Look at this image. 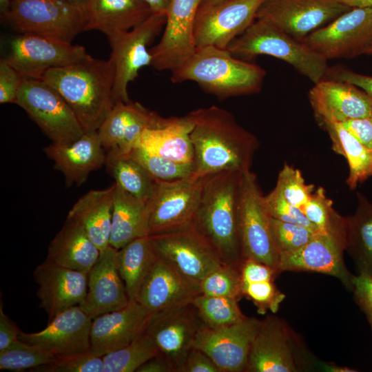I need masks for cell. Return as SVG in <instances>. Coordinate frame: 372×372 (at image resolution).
<instances>
[{
  "label": "cell",
  "instance_id": "bcb514c9",
  "mask_svg": "<svg viewBox=\"0 0 372 372\" xmlns=\"http://www.w3.org/2000/svg\"><path fill=\"white\" fill-rule=\"evenodd\" d=\"M274 189L288 203L302 210L314 192V185H307L298 169L285 165L279 173Z\"/></svg>",
  "mask_w": 372,
  "mask_h": 372
},
{
  "label": "cell",
  "instance_id": "94428289",
  "mask_svg": "<svg viewBox=\"0 0 372 372\" xmlns=\"http://www.w3.org/2000/svg\"><path fill=\"white\" fill-rule=\"evenodd\" d=\"M65 3L82 10L85 12V8L89 0H61Z\"/></svg>",
  "mask_w": 372,
  "mask_h": 372
},
{
  "label": "cell",
  "instance_id": "e575fe53",
  "mask_svg": "<svg viewBox=\"0 0 372 372\" xmlns=\"http://www.w3.org/2000/svg\"><path fill=\"white\" fill-rule=\"evenodd\" d=\"M157 258L149 236L136 238L118 249V270L130 300H136Z\"/></svg>",
  "mask_w": 372,
  "mask_h": 372
},
{
  "label": "cell",
  "instance_id": "836d02e7",
  "mask_svg": "<svg viewBox=\"0 0 372 372\" xmlns=\"http://www.w3.org/2000/svg\"><path fill=\"white\" fill-rule=\"evenodd\" d=\"M345 249L359 273L372 278V204L360 194L355 214L345 218Z\"/></svg>",
  "mask_w": 372,
  "mask_h": 372
},
{
  "label": "cell",
  "instance_id": "8992f818",
  "mask_svg": "<svg viewBox=\"0 0 372 372\" xmlns=\"http://www.w3.org/2000/svg\"><path fill=\"white\" fill-rule=\"evenodd\" d=\"M3 23L19 34H37L72 43L85 31V12L61 0H11Z\"/></svg>",
  "mask_w": 372,
  "mask_h": 372
},
{
  "label": "cell",
  "instance_id": "680465c9",
  "mask_svg": "<svg viewBox=\"0 0 372 372\" xmlns=\"http://www.w3.org/2000/svg\"><path fill=\"white\" fill-rule=\"evenodd\" d=\"M154 14H165L172 0H143Z\"/></svg>",
  "mask_w": 372,
  "mask_h": 372
},
{
  "label": "cell",
  "instance_id": "484cf974",
  "mask_svg": "<svg viewBox=\"0 0 372 372\" xmlns=\"http://www.w3.org/2000/svg\"><path fill=\"white\" fill-rule=\"evenodd\" d=\"M150 314L136 300L92 319L90 351L99 356L121 349L144 331Z\"/></svg>",
  "mask_w": 372,
  "mask_h": 372
},
{
  "label": "cell",
  "instance_id": "f546056e",
  "mask_svg": "<svg viewBox=\"0 0 372 372\" xmlns=\"http://www.w3.org/2000/svg\"><path fill=\"white\" fill-rule=\"evenodd\" d=\"M101 251L83 226L67 218L50 243L46 261L70 269L89 273Z\"/></svg>",
  "mask_w": 372,
  "mask_h": 372
},
{
  "label": "cell",
  "instance_id": "ffe728a7",
  "mask_svg": "<svg viewBox=\"0 0 372 372\" xmlns=\"http://www.w3.org/2000/svg\"><path fill=\"white\" fill-rule=\"evenodd\" d=\"M260 322L257 318L247 317L225 327L211 329L205 326L197 334L194 348L208 355L221 372L245 371Z\"/></svg>",
  "mask_w": 372,
  "mask_h": 372
},
{
  "label": "cell",
  "instance_id": "1f68e13d",
  "mask_svg": "<svg viewBox=\"0 0 372 372\" xmlns=\"http://www.w3.org/2000/svg\"><path fill=\"white\" fill-rule=\"evenodd\" d=\"M110 245L117 250L130 242L148 236V201L125 191L114 183Z\"/></svg>",
  "mask_w": 372,
  "mask_h": 372
},
{
  "label": "cell",
  "instance_id": "f35d334b",
  "mask_svg": "<svg viewBox=\"0 0 372 372\" xmlns=\"http://www.w3.org/2000/svg\"><path fill=\"white\" fill-rule=\"evenodd\" d=\"M238 300L223 296L200 294L195 297L192 302L206 327L218 329L228 327L245 320Z\"/></svg>",
  "mask_w": 372,
  "mask_h": 372
},
{
  "label": "cell",
  "instance_id": "7dc6e473",
  "mask_svg": "<svg viewBox=\"0 0 372 372\" xmlns=\"http://www.w3.org/2000/svg\"><path fill=\"white\" fill-rule=\"evenodd\" d=\"M242 294L253 302L257 312L262 315L268 311L277 312L285 298V295L278 289L273 281L242 282Z\"/></svg>",
  "mask_w": 372,
  "mask_h": 372
},
{
  "label": "cell",
  "instance_id": "603a6c76",
  "mask_svg": "<svg viewBox=\"0 0 372 372\" xmlns=\"http://www.w3.org/2000/svg\"><path fill=\"white\" fill-rule=\"evenodd\" d=\"M39 287V305L49 320L59 313L79 306L84 300L88 285V273L65 268L45 260L34 271Z\"/></svg>",
  "mask_w": 372,
  "mask_h": 372
},
{
  "label": "cell",
  "instance_id": "8fae6325",
  "mask_svg": "<svg viewBox=\"0 0 372 372\" xmlns=\"http://www.w3.org/2000/svg\"><path fill=\"white\" fill-rule=\"evenodd\" d=\"M302 42L327 60L364 54L372 44V8H351Z\"/></svg>",
  "mask_w": 372,
  "mask_h": 372
},
{
  "label": "cell",
  "instance_id": "74e56055",
  "mask_svg": "<svg viewBox=\"0 0 372 372\" xmlns=\"http://www.w3.org/2000/svg\"><path fill=\"white\" fill-rule=\"evenodd\" d=\"M159 353L145 331L127 345L103 356V372H134Z\"/></svg>",
  "mask_w": 372,
  "mask_h": 372
},
{
  "label": "cell",
  "instance_id": "db71d44e",
  "mask_svg": "<svg viewBox=\"0 0 372 372\" xmlns=\"http://www.w3.org/2000/svg\"><path fill=\"white\" fill-rule=\"evenodd\" d=\"M178 372H221L219 367L203 351L193 348L186 356Z\"/></svg>",
  "mask_w": 372,
  "mask_h": 372
},
{
  "label": "cell",
  "instance_id": "e7e4bbea",
  "mask_svg": "<svg viewBox=\"0 0 372 372\" xmlns=\"http://www.w3.org/2000/svg\"><path fill=\"white\" fill-rule=\"evenodd\" d=\"M225 0H203L200 3V6H208L214 4H216Z\"/></svg>",
  "mask_w": 372,
  "mask_h": 372
},
{
  "label": "cell",
  "instance_id": "f1b7e54d",
  "mask_svg": "<svg viewBox=\"0 0 372 372\" xmlns=\"http://www.w3.org/2000/svg\"><path fill=\"white\" fill-rule=\"evenodd\" d=\"M152 13L143 0H89L85 31L98 30L109 37L132 30Z\"/></svg>",
  "mask_w": 372,
  "mask_h": 372
},
{
  "label": "cell",
  "instance_id": "ba28073f",
  "mask_svg": "<svg viewBox=\"0 0 372 372\" xmlns=\"http://www.w3.org/2000/svg\"><path fill=\"white\" fill-rule=\"evenodd\" d=\"M16 104L25 111L52 143L68 145L85 134L63 98L43 80L25 79Z\"/></svg>",
  "mask_w": 372,
  "mask_h": 372
},
{
  "label": "cell",
  "instance_id": "5bb4252c",
  "mask_svg": "<svg viewBox=\"0 0 372 372\" xmlns=\"http://www.w3.org/2000/svg\"><path fill=\"white\" fill-rule=\"evenodd\" d=\"M157 256L198 283L224 265L192 223L176 230L149 236Z\"/></svg>",
  "mask_w": 372,
  "mask_h": 372
},
{
  "label": "cell",
  "instance_id": "7a4b0ae2",
  "mask_svg": "<svg viewBox=\"0 0 372 372\" xmlns=\"http://www.w3.org/2000/svg\"><path fill=\"white\" fill-rule=\"evenodd\" d=\"M115 68L108 60L90 55L72 64L48 70L42 79L56 90L71 108L84 133L97 132L114 103Z\"/></svg>",
  "mask_w": 372,
  "mask_h": 372
},
{
  "label": "cell",
  "instance_id": "f6af8a7d",
  "mask_svg": "<svg viewBox=\"0 0 372 372\" xmlns=\"http://www.w3.org/2000/svg\"><path fill=\"white\" fill-rule=\"evenodd\" d=\"M103 356L90 350L68 355L56 356L50 362L38 366L34 372H103Z\"/></svg>",
  "mask_w": 372,
  "mask_h": 372
},
{
  "label": "cell",
  "instance_id": "44dd1931",
  "mask_svg": "<svg viewBox=\"0 0 372 372\" xmlns=\"http://www.w3.org/2000/svg\"><path fill=\"white\" fill-rule=\"evenodd\" d=\"M92 322L79 306H75L48 320L40 331H21L19 339L55 356L83 353L90 349Z\"/></svg>",
  "mask_w": 372,
  "mask_h": 372
},
{
  "label": "cell",
  "instance_id": "5b68a950",
  "mask_svg": "<svg viewBox=\"0 0 372 372\" xmlns=\"http://www.w3.org/2000/svg\"><path fill=\"white\" fill-rule=\"evenodd\" d=\"M235 57L251 59L265 54L292 65L314 84L323 80L327 60L302 41H298L270 23L256 19L227 47Z\"/></svg>",
  "mask_w": 372,
  "mask_h": 372
},
{
  "label": "cell",
  "instance_id": "83f0119b",
  "mask_svg": "<svg viewBox=\"0 0 372 372\" xmlns=\"http://www.w3.org/2000/svg\"><path fill=\"white\" fill-rule=\"evenodd\" d=\"M43 151L54 161V168L64 175L68 187L81 185L90 174L101 168L106 161L98 132L85 133L68 145L52 143Z\"/></svg>",
  "mask_w": 372,
  "mask_h": 372
},
{
  "label": "cell",
  "instance_id": "3957f363",
  "mask_svg": "<svg viewBox=\"0 0 372 372\" xmlns=\"http://www.w3.org/2000/svg\"><path fill=\"white\" fill-rule=\"evenodd\" d=\"M241 174L231 170L209 176L192 223L224 265L240 270L244 262L238 223Z\"/></svg>",
  "mask_w": 372,
  "mask_h": 372
},
{
  "label": "cell",
  "instance_id": "9c48e42d",
  "mask_svg": "<svg viewBox=\"0 0 372 372\" xmlns=\"http://www.w3.org/2000/svg\"><path fill=\"white\" fill-rule=\"evenodd\" d=\"M165 14L152 13L145 21L130 30L107 37L111 47L115 68L112 90L113 101L127 102V85L138 76L144 66L151 65L152 55L148 46L164 28Z\"/></svg>",
  "mask_w": 372,
  "mask_h": 372
},
{
  "label": "cell",
  "instance_id": "9a60e30c",
  "mask_svg": "<svg viewBox=\"0 0 372 372\" xmlns=\"http://www.w3.org/2000/svg\"><path fill=\"white\" fill-rule=\"evenodd\" d=\"M205 327L192 301L151 314L145 332L159 353L167 358L176 372L194 348L196 335Z\"/></svg>",
  "mask_w": 372,
  "mask_h": 372
},
{
  "label": "cell",
  "instance_id": "d590c367",
  "mask_svg": "<svg viewBox=\"0 0 372 372\" xmlns=\"http://www.w3.org/2000/svg\"><path fill=\"white\" fill-rule=\"evenodd\" d=\"M328 132L333 149L344 156L349 166L347 183L351 189L372 175V150L356 140L341 123L318 120Z\"/></svg>",
  "mask_w": 372,
  "mask_h": 372
},
{
  "label": "cell",
  "instance_id": "52a82bcc",
  "mask_svg": "<svg viewBox=\"0 0 372 372\" xmlns=\"http://www.w3.org/2000/svg\"><path fill=\"white\" fill-rule=\"evenodd\" d=\"M270 220L256 176L250 169L242 172L238 223L244 260L252 259L279 270L280 254L272 238Z\"/></svg>",
  "mask_w": 372,
  "mask_h": 372
},
{
  "label": "cell",
  "instance_id": "4316f807",
  "mask_svg": "<svg viewBox=\"0 0 372 372\" xmlns=\"http://www.w3.org/2000/svg\"><path fill=\"white\" fill-rule=\"evenodd\" d=\"M200 294L198 283L158 257L136 298L153 314L193 300Z\"/></svg>",
  "mask_w": 372,
  "mask_h": 372
},
{
  "label": "cell",
  "instance_id": "30bf717a",
  "mask_svg": "<svg viewBox=\"0 0 372 372\" xmlns=\"http://www.w3.org/2000/svg\"><path fill=\"white\" fill-rule=\"evenodd\" d=\"M208 176L195 180L189 177L158 180L148 200V236L172 231L191 224Z\"/></svg>",
  "mask_w": 372,
  "mask_h": 372
},
{
  "label": "cell",
  "instance_id": "2e32d148",
  "mask_svg": "<svg viewBox=\"0 0 372 372\" xmlns=\"http://www.w3.org/2000/svg\"><path fill=\"white\" fill-rule=\"evenodd\" d=\"M264 0H225L200 6L197 12L194 35L197 48L227 49L255 21Z\"/></svg>",
  "mask_w": 372,
  "mask_h": 372
},
{
  "label": "cell",
  "instance_id": "e0dca14e",
  "mask_svg": "<svg viewBox=\"0 0 372 372\" xmlns=\"http://www.w3.org/2000/svg\"><path fill=\"white\" fill-rule=\"evenodd\" d=\"M203 0H172L166 12L163 34L149 49L152 66L171 72L195 52L194 28L197 12Z\"/></svg>",
  "mask_w": 372,
  "mask_h": 372
},
{
  "label": "cell",
  "instance_id": "681fc988",
  "mask_svg": "<svg viewBox=\"0 0 372 372\" xmlns=\"http://www.w3.org/2000/svg\"><path fill=\"white\" fill-rule=\"evenodd\" d=\"M25 78L7 61L0 60V103H15Z\"/></svg>",
  "mask_w": 372,
  "mask_h": 372
},
{
  "label": "cell",
  "instance_id": "7402d4cb",
  "mask_svg": "<svg viewBox=\"0 0 372 372\" xmlns=\"http://www.w3.org/2000/svg\"><path fill=\"white\" fill-rule=\"evenodd\" d=\"M291 331L280 318L261 320L252 342L246 372H296L300 370Z\"/></svg>",
  "mask_w": 372,
  "mask_h": 372
},
{
  "label": "cell",
  "instance_id": "4fadbf2b",
  "mask_svg": "<svg viewBox=\"0 0 372 372\" xmlns=\"http://www.w3.org/2000/svg\"><path fill=\"white\" fill-rule=\"evenodd\" d=\"M351 9L333 0H264L256 19L267 21L302 41Z\"/></svg>",
  "mask_w": 372,
  "mask_h": 372
},
{
  "label": "cell",
  "instance_id": "ac0fdd59",
  "mask_svg": "<svg viewBox=\"0 0 372 372\" xmlns=\"http://www.w3.org/2000/svg\"><path fill=\"white\" fill-rule=\"evenodd\" d=\"M345 249V226L340 230L318 232L301 248L280 255L279 270L311 271L339 279L351 291L353 279L343 258Z\"/></svg>",
  "mask_w": 372,
  "mask_h": 372
},
{
  "label": "cell",
  "instance_id": "b9f144b4",
  "mask_svg": "<svg viewBox=\"0 0 372 372\" xmlns=\"http://www.w3.org/2000/svg\"><path fill=\"white\" fill-rule=\"evenodd\" d=\"M199 289L200 294L229 297L239 300L243 298L240 270L223 265L199 282Z\"/></svg>",
  "mask_w": 372,
  "mask_h": 372
},
{
  "label": "cell",
  "instance_id": "c3c4849f",
  "mask_svg": "<svg viewBox=\"0 0 372 372\" xmlns=\"http://www.w3.org/2000/svg\"><path fill=\"white\" fill-rule=\"evenodd\" d=\"M265 198L267 209L271 218L320 231L300 209L288 203L276 189H274L265 196Z\"/></svg>",
  "mask_w": 372,
  "mask_h": 372
},
{
  "label": "cell",
  "instance_id": "816d5d0a",
  "mask_svg": "<svg viewBox=\"0 0 372 372\" xmlns=\"http://www.w3.org/2000/svg\"><path fill=\"white\" fill-rule=\"evenodd\" d=\"M280 273L276 268L252 259L245 260L240 268L242 282L273 281Z\"/></svg>",
  "mask_w": 372,
  "mask_h": 372
},
{
  "label": "cell",
  "instance_id": "d6986e66",
  "mask_svg": "<svg viewBox=\"0 0 372 372\" xmlns=\"http://www.w3.org/2000/svg\"><path fill=\"white\" fill-rule=\"evenodd\" d=\"M172 118L136 101H117L97 132L106 154H125L138 145L145 130L163 127Z\"/></svg>",
  "mask_w": 372,
  "mask_h": 372
},
{
  "label": "cell",
  "instance_id": "f5cc1de1",
  "mask_svg": "<svg viewBox=\"0 0 372 372\" xmlns=\"http://www.w3.org/2000/svg\"><path fill=\"white\" fill-rule=\"evenodd\" d=\"M324 79L348 82L364 91L372 99V76L358 74L342 66L328 68Z\"/></svg>",
  "mask_w": 372,
  "mask_h": 372
},
{
  "label": "cell",
  "instance_id": "03108f58",
  "mask_svg": "<svg viewBox=\"0 0 372 372\" xmlns=\"http://www.w3.org/2000/svg\"><path fill=\"white\" fill-rule=\"evenodd\" d=\"M365 53L372 54V44L366 49Z\"/></svg>",
  "mask_w": 372,
  "mask_h": 372
},
{
  "label": "cell",
  "instance_id": "7bdbcfd3",
  "mask_svg": "<svg viewBox=\"0 0 372 372\" xmlns=\"http://www.w3.org/2000/svg\"><path fill=\"white\" fill-rule=\"evenodd\" d=\"M302 211L320 231L328 232L344 228L345 218L333 211L332 201L327 197L322 187L311 194Z\"/></svg>",
  "mask_w": 372,
  "mask_h": 372
},
{
  "label": "cell",
  "instance_id": "cb8c5ba5",
  "mask_svg": "<svg viewBox=\"0 0 372 372\" xmlns=\"http://www.w3.org/2000/svg\"><path fill=\"white\" fill-rule=\"evenodd\" d=\"M309 99L318 120L342 123L371 117L372 99L348 82L323 79L314 84Z\"/></svg>",
  "mask_w": 372,
  "mask_h": 372
},
{
  "label": "cell",
  "instance_id": "91938a15",
  "mask_svg": "<svg viewBox=\"0 0 372 372\" xmlns=\"http://www.w3.org/2000/svg\"><path fill=\"white\" fill-rule=\"evenodd\" d=\"M351 8H372V0H333Z\"/></svg>",
  "mask_w": 372,
  "mask_h": 372
},
{
  "label": "cell",
  "instance_id": "be15d7a7",
  "mask_svg": "<svg viewBox=\"0 0 372 372\" xmlns=\"http://www.w3.org/2000/svg\"><path fill=\"white\" fill-rule=\"evenodd\" d=\"M11 0H0V15L4 14L9 9Z\"/></svg>",
  "mask_w": 372,
  "mask_h": 372
},
{
  "label": "cell",
  "instance_id": "8d00e7d4",
  "mask_svg": "<svg viewBox=\"0 0 372 372\" xmlns=\"http://www.w3.org/2000/svg\"><path fill=\"white\" fill-rule=\"evenodd\" d=\"M105 165L115 183L141 199L149 200L158 180L128 154H106Z\"/></svg>",
  "mask_w": 372,
  "mask_h": 372
},
{
  "label": "cell",
  "instance_id": "7c38bea8",
  "mask_svg": "<svg viewBox=\"0 0 372 372\" xmlns=\"http://www.w3.org/2000/svg\"><path fill=\"white\" fill-rule=\"evenodd\" d=\"M86 49L53 37L18 34L4 58L25 79L41 80L50 69L68 65L89 56Z\"/></svg>",
  "mask_w": 372,
  "mask_h": 372
},
{
  "label": "cell",
  "instance_id": "6125c7cd",
  "mask_svg": "<svg viewBox=\"0 0 372 372\" xmlns=\"http://www.w3.org/2000/svg\"><path fill=\"white\" fill-rule=\"evenodd\" d=\"M324 369L329 371L334 372H353L357 371V370H353V369H349L347 367L338 366L335 364H327L326 366H324Z\"/></svg>",
  "mask_w": 372,
  "mask_h": 372
},
{
  "label": "cell",
  "instance_id": "6da1fadb",
  "mask_svg": "<svg viewBox=\"0 0 372 372\" xmlns=\"http://www.w3.org/2000/svg\"><path fill=\"white\" fill-rule=\"evenodd\" d=\"M187 116L193 123L190 133L194 150L192 180L224 171L250 169L258 141L229 112L211 105L194 110Z\"/></svg>",
  "mask_w": 372,
  "mask_h": 372
},
{
  "label": "cell",
  "instance_id": "11a10c76",
  "mask_svg": "<svg viewBox=\"0 0 372 372\" xmlns=\"http://www.w3.org/2000/svg\"><path fill=\"white\" fill-rule=\"evenodd\" d=\"M361 144L372 150V118H353L341 123Z\"/></svg>",
  "mask_w": 372,
  "mask_h": 372
},
{
  "label": "cell",
  "instance_id": "277c9868",
  "mask_svg": "<svg viewBox=\"0 0 372 372\" xmlns=\"http://www.w3.org/2000/svg\"><path fill=\"white\" fill-rule=\"evenodd\" d=\"M265 70L232 55L227 49L207 45L197 48L180 66L172 71L174 83L194 81L218 99L251 94L262 86Z\"/></svg>",
  "mask_w": 372,
  "mask_h": 372
},
{
  "label": "cell",
  "instance_id": "d6a6232c",
  "mask_svg": "<svg viewBox=\"0 0 372 372\" xmlns=\"http://www.w3.org/2000/svg\"><path fill=\"white\" fill-rule=\"evenodd\" d=\"M192 128V121L187 115L173 116L163 127L145 130L136 147L178 163H194V150L190 138Z\"/></svg>",
  "mask_w": 372,
  "mask_h": 372
},
{
  "label": "cell",
  "instance_id": "60d3db41",
  "mask_svg": "<svg viewBox=\"0 0 372 372\" xmlns=\"http://www.w3.org/2000/svg\"><path fill=\"white\" fill-rule=\"evenodd\" d=\"M55 355L20 339L0 352V369L22 371L48 364Z\"/></svg>",
  "mask_w": 372,
  "mask_h": 372
},
{
  "label": "cell",
  "instance_id": "f907efd6",
  "mask_svg": "<svg viewBox=\"0 0 372 372\" xmlns=\"http://www.w3.org/2000/svg\"><path fill=\"white\" fill-rule=\"evenodd\" d=\"M354 299L364 313L372 331V278L359 273L353 279Z\"/></svg>",
  "mask_w": 372,
  "mask_h": 372
},
{
  "label": "cell",
  "instance_id": "003e7915",
  "mask_svg": "<svg viewBox=\"0 0 372 372\" xmlns=\"http://www.w3.org/2000/svg\"><path fill=\"white\" fill-rule=\"evenodd\" d=\"M371 118H372V112H371Z\"/></svg>",
  "mask_w": 372,
  "mask_h": 372
},
{
  "label": "cell",
  "instance_id": "d4e9b609",
  "mask_svg": "<svg viewBox=\"0 0 372 372\" xmlns=\"http://www.w3.org/2000/svg\"><path fill=\"white\" fill-rule=\"evenodd\" d=\"M117 249L109 245L88 273L87 291L79 307L92 318L122 309L130 302L117 267Z\"/></svg>",
  "mask_w": 372,
  "mask_h": 372
},
{
  "label": "cell",
  "instance_id": "4dcf8cb0",
  "mask_svg": "<svg viewBox=\"0 0 372 372\" xmlns=\"http://www.w3.org/2000/svg\"><path fill=\"white\" fill-rule=\"evenodd\" d=\"M114 183L103 189H92L79 198L67 218L79 223L90 240L103 250L110 245Z\"/></svg>",
  "mask_w": 372,
  "mask_h": 372
},
{
  "label": "cell",
  "instance_id": "ee69618b",
  "mask_svg": "<svg viewBox=\"0 0 372 372\" xmlns=\"http://www.w3.org/2000/svg\"><path fill=\"white\" fill-rule=\"evenodd\" d=\"M270 226L272 238L280 255L301 248L320 232L300 225L272 218Z\"/></svg>",
  "mask_w": 372,
  "mask_h": 372
},
{
  "label": "cell",
  "instance_id": "9f6ffc18",
  "mask_svg": "<svg viewBox=\"0 0 372 372\" xmlns=\"http://www.w3.org/2000/svg\"><path fill=\"white\" fill-rule=\"evenodd\" d=\"M20 329L0 307V352L19 340Z\"/></svg>",
  "mask_w": 372,
  "mask_h": 372
},
{
  "label": "cell",
  "instance_id": "6f0895ef",
  "mask_svg": "<svg viewBox=\"0 0 372 372\" xmlns=\"http://www.w3.org/2000/svg\"><path fill=\"white\" fill-rule=\"evenodd\" d=\"M136 372H176V370L167 358L158 353L143 364Z\"/></svg>",
  "mask_w": 372,
  "mask_h": 372
},
{
  "label": "cell",
  "instance_id": "ab89813d",
  "mask_svg": "<svg viewBox=\"0 0 372 372\" xmlns=\"http://www.w3.org/2000/svg\"><path fill=\"white\" fill-rule=\"evenodd\" d=\"M128 154L157 180L169 181L187 178L194 170V163H178L148 152L140 147L133 148Z\"/></svg>",
  "mask_w": 372,
  "mask_h": 372
}]
</instances>
